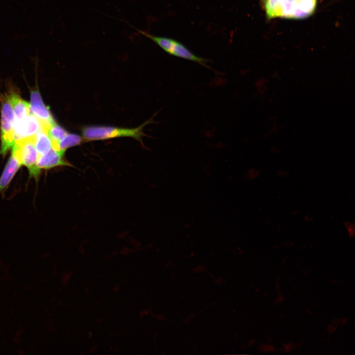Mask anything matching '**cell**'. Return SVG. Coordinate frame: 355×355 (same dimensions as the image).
<instances>
[{
  "label": "cell",
  "mask_w": 355,
  "mask_h": 355,
  "mask_svg": "<svg viewBox=\"0 0 355 355\" xmlns=\"http://www.w3.org/2000/svg\"><path fill=\"white\" fill-rule=\"evenodd\" d=\"M318 0H260V4L269 19H303L315 12Z\"/></svg>",
  "instance_id": "6da1fadb"
},
{
  "label": "cell",
  "mask_w": 355,
  "mask_h": 355,
  "mask_svg": "<svg viewBox=\"0 0 355 355\" xmlns=\"http://www.w3.org/2000/svg\"><path fill=\"white\" fill-rule=\"evenodd\" d=\"M150 119L135 128H123L111 126H91L83 128L82 134L87 141L108 139L121 137H132L140 142L142 141L143 128L151 122Z\"/></svg>",
  "instance_id": "7a4b0ae2"
},
{
  "label": "cell",
  "mask_w": 355,
  "mask_h": 355,
  "mask_svg": "<svg viewBox=\"0 0 355 355\" xmlns=\"http://www.w3.org/2000/svg\"><path fill=\"white\" fill-rule=\"evenodd\" d=\"M135 28L139 33L156 43L168 54L183 59L196 62L210 69L207 65L209 61L194 54L187 47L179 41L171 37L157 36Z\"/></svg>",
  "instance_id": "3957f363"
},
{
  "label": "cell",
  "mask_w": 355,
  "mask_h": 355,
  "mask_svg": "<svg viewBox=\"0 0 355 355\" xmlns=\"http://www.w3.org/2000/svg\"><path fill=\"white\" fill-rule=\"evenodd\" d=\"M1 100L0 153L5 155L14 144L13 138L15 116L13 108L7 97L2 96Z\"/></svg>",
  "instance_id": "277c9868"
},
{
  "label": "cell",
  "mask_w": 355,
  "mask_h": 355,
  "mask_svg": "<svg viewBox=\"0 0 355 355\" xmlns=\"http://www.w3.org/2000/svg\"><path fill=\"white\" fill-rule=\"evenodd\" d=\"M12 147L17 150L22 165L27 168L30 177L37 180L41 170L37 166L39 154L35 146V137L18 141Z\"/></svg>",
  "instance_id": "5b68a950"
},
{
  "label": "cell",
  "mask_w": 355,
  "mask_h": 355,
  "mask_svg": "<svg viewBox=\"0 0 355 355\" xmlns=\"http://www.w3.org/2000/svg\"><path fill=\"white\" fill-rule=\"evenodd\" d=\"M41 128L40 121L32 112L24 119L15 121L13 134L14 144L24 139L34 138Z\"/></svg>",
  "instance_id": "8992f818"
},
{
  "label": "cell",
  "mask_w": 355,
  "mask_h": 355,
  "mask_svg": "<svg viewBox=\"0 0 355 355\" xmlns=\"http://www.w3.org/2000/svg\"><path fill=\"white\" fill-rule=\"evenodd\" d=\"M30 105L31 112L39 119L42 128L48 129L55 122L49 108L43 103L38 90L31 91Z\"/></svg>",
  "instance_id": "52a82bcc"
},
{
  "label": "cell",
  "mask_w": 355,
  "mask_h": 355,
  "mask_svg": "<svg viewBox=\"0 0 355 355\" xmlns=\"http://www.w3.org/2000/svg\"><path fill=\"white\" fill-rule=\"evenodd\" d=\"M11 155L0 177V193L7 187L22 166L16 149L12 147Z\"/></svg>",
  "instance_id": "ba28073f"
},
{
  "label": "cell",
  "mask_w": 355,
  "mask_h": 355,
  "mask_svg": "<svg viewBox=\"0 0 355 355\" xmlns=\"http://www.w3.org/2000/svg\"><path fill=\"white\" fill-rule=\"evenodd\" d=\"M64 151L53 147L46 153L39 156L37 164L38 168L40 170H49L59 166H70L71 164L64 158Z\"/></svg>",
  "instance_id": "9c48e42d"
},
{
  "label": "cell",
  "mask_w": 355,
  "mask_h": 355,
  "mask_svg": "<svg viewBox=\"0 0 355 355\" xmlns=\"http://www.w3.org/2000/svg\"><path fill=\"white\" fill-rule=\"evenodd\" d=\"M13 108L15 121L21 120L27 116L31 112L30 105L20 96L14 93L7 96Z\"/></svg>",
  "instance_id": "30bf717a"
},
{
  "label": "cell",
  "mask_w": 355,
  "mask_h": 355,
  "mask_svg": "<svg viewBox=\"0 0 355 355\" xmlns=\"http://www.w3.org/2000/svg\"><path fill=\"white\" fill-rule=\"evenodd\" d=\"M35 144L39 156L46 153L53 148V142L47 130L41 128L35 137Z\"/></svg>",
  "instance_id": "8fae6325"
},
{
  "label": "cell",
  "mask_w": 355,
  "mask_h": 355,
  "mask_svg": "<svg viewBox=\"0 0 355 355\" xmlns=\"http://www.w3.org/2000/svg\"><path fill=\"white\" fill-rule=\"evenodd\" d=\"M48 134L52 140L53 147L57 148L58 143L68 134V132L56 122L50 125L47 129Z\"/></svg>",
  "instance_id": "7c38bea8"
},
{
  "label": "cell",
  "mask_w": 355,
  "mask_h": 355,
  "mask_svg": "<svg viewBox=\"0 0 355 355\" xmlns=\"http://www.w3.org/2000/svg\"><path fill=\"white\" fill-rule=\"evenodd\" d=\"M82 142L80 136L75 134H68L57 144L59 150L65 151L68 148L79 144Z\"/></svg>",
  "instance_id": "4fadbf2b"
}]
</instances>
